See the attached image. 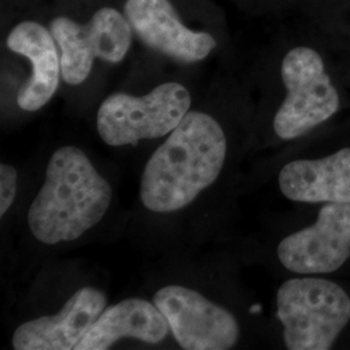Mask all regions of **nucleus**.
Segmentation results:
<instances>
[{"label": "nucleus", "mask_w": 350, "mask_h": 350, "mask_svg": "<svg viewBox=\"0 0 350 350\" xmlns=\"http://www.w3.org/2000/svg\"><path fill=\"white\" fill-rule=\"evenodd\" d=\"M169 328L166 318L154 302L127 299L104 309L75 350L109 349L125 338L157 344L166 338Z\"/></svg>", "instance_id": "nucleus-13"}, {"label": "nucleus", "mask_w": 350, "mask_h": 350, "mask_svg": "<svg viewBox=\"0 0 350 350\" xmlns=\"http://www.w3.org/2000/svg\"><path fill=\"white\" fill-rule=\"evenodd\" d=\"M124 13L143 44L178 63L202 62L217 47L211 33L183 21L172 0H126Z\"/></svg>", "instance_id": "nucleus-9"}, {"label": "nucleus", "mask_w": 350, "mask_h": 350, "mask_svg": "<svg viewBox=\"0 0 350 350\" xmlns=\"http://www.w3.org/2000/svg\"><path fill=\"white\" fill-rule=\"evenodd\" d=\"M278 318L289 350H328L350 321L349 295L331 280L296 278L276 295Z\"/></svg>", "instance_id": "nucleus-3"}, {"label": "nucleus", "mask_w": 350, "mask_h": 350, "mask_svg": "<svg viewBox=\"0 0 350 350\" xmlns=\"http://www.w3.org/2000/svg\"><path fill=\"white\" fill-rule=\"evenodd\" d=\"M153 302L183 349L227 350L238 342L237 318L193 289L167 286L154 295Z\"/></svg>", "instance_id": "nucleus-7"}, {"label": "nucleus", "mask_w": 350, "mask_h": 350, "mask_svg": "<svg viewBox=\"0 0 350 350\" xmlns=\"http://www.w3.org/2000/svg\"><path fill=\"white\" fill-rule=\"evenodd\" d=\"M278 257L289 271L331 274L350 258V202H325L314 225L280 241Z\"/></svg>", "instance_id": "nucleus-8"}, {"label": "nucleus", "mask_w": 350, "mask_h": 350, "mask_svg": "<svg viewBox=\"0 0 350 350\" xmlns=\"http://www.w3.org/2000/svg\"><path fill=\"white\" fill-rule=\"evenodd\" d=\"M282 78L287 95L274 118L279 138H299L338 112V91L318 52L308 47L289 51L282 63Z\"/></svg>", "instance_id": "nucleus-6"}, {"label": "nucleus", "mask_w": 350, "mask_h": 350, "mask_svg": "<svg viewBox=\"0 0 350 350\" xmlns=\"http://www.w3.org/2000/svg\"><path fill=\"white\" fill-rule=\"evenodd\" d=\"M112 200V187L77 147L56 150L46 180L33 201L27 224L44 244L73 241L99 224Z\"/></svg>", "instance_id": "nucleus-2"}, {"label": "nucleus", "mask_w": 350, "mask_h": 350, "mask_svg": "<svg viewBox=\"0 0 350 350\" xmlns=\"http://www.w3.org/2000/svg\"><path fill=\"white\" fill-rule=\"evenodd\" d=\"M283 195L297 202H350V148L318 160H296L279 174Z\"/></svg>", "instance_id": "nucleus-12"}, {"label": "nucleus", "mask_w": 350, "mask_h": 350, "mask_svg": "<svg viewBox=\"0 0 350 350\" xmlns=\"http://www.w3.org/2000/svg\"><path fill=\"white\" fill-rule=\"evenodd\" d=\"M17 173L16 170L1 163L0 165V215H4L16 198Z\"/></svg>", "instance_id": "nucleus-14"}, {"label": "nucleus", "mask_w": 350, "mask_h": 350, "mask_svg": "<svg viewBox=\"0 0 350 350\" xmlns=\"http://www.w3.org/2000/svg\"><path fill=\"white\" fill-rule=\"evenodd\" d=\"M7 47L26 57L31 75L17 91V105L26 112H36L56 94L62 78L59 46L50 27L24 20L13 26L7 36Z\"/></svg>", "instance_id": "nucleus-11"}, {"label": "nucleus", "mask_w": 350, "mask_h": 350, "mask_svg": "<svg viewBox=\"0 0 350 350\" xmlns=\"http://www.w3.org/2000/svg\"><path fill=\"white\" fill-rule=\"evenodd\" d=\"M226 135L215 118L189 111L150 156L140 180V199L150 212H176L221 174Z\"/></svg>", "instance_id": "nucleus-1"}, {"label": "nucleus", "mask_w": 350, "mask_h": 350, "mask_svg": "<svg viewBox=\"0 0 350 350\" xmlns=\"http://www.w3.org/2000/svg\"><path fill=\"white\" fill-rule=\"evenodd\" d=\"M191 103L189 91L178 82L159 85L143 96L113 94L99 107L98 133L112 147L161 138L180 124Z\"/></svg>", "instance_id": "nucleus-4"}, {"label": "nucleus", "mask_w": 350, "mask_h": 350, "mask_svg": "<svg viewBox=\"0 0 350 350\" xmlns=\"http://www.w3.org/2000/svg\"><path fill=\"white\" fill-rule=\"evenodd\" d=\"M107 306V296L96 288L77 291L52 317H40L20 325L13 334L16 350H72Z\"/></svg>", "instance_id": "nucleus-10"}, {"label": "nucleus", "mask_w": 350, "mask_h": 350, "mask_svg": "<svg viewBox=\"0 0 350 350\" xmlns=\"http://www.w3.org/2000/svg\"><path fill=\"white\" fill-rule=\"evenodd\" d=\"M62 59V78L78 86L88 79L96 59L120 64L131 49L134 31L124 11L101 7L85 23L68 16H56L50 21Z\"/></svg>", "instance_id": "nucleus-5"}]
</instances>
